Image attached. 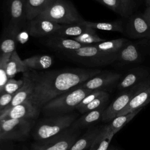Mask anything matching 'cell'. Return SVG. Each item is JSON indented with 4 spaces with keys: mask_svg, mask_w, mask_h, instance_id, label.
Instances as JSON below:
<instances>
[{
    "mask_svg": "<svg viewBox=\"0 0 150 150\" xmlns=\"http://www.w3.org/2000/svg\"><path fill=\"white\" fill-rule=\"evenodd\" d=\"M125 31L132 39H150V24L142 15L131 16L127 23Z\"/></svg>",
    "mask_w": 150,
    "mask_h": 150,
    "instance_id": "4fadbf2b",
    "label": "cell"
},
{
    "mask_svg": "<svg viewBox=\"0 0 150 150\" xmlns=\"http://www.w3.org/2000/svg\"><path fill=\"white\" fill-rule=\"evenodd\" d=\"M142 16L150 24V3L147 5V8L145 9Z\"/></svg>",
    "mask_w": 150,
    "mask_h": 150,
    "instance_id": "74e56055",
    "label": "cell"
},
{
    "mask_svg": "<svg viewBox=\"0 0 150 150\" xmlns=\"http://www.w3.org/2000/svg\"><path fill=\"white\" fill-rule=\"evenodd\" d=\"M105 5L114 12L125 17L122 4L121 0H96Z\"/></svg>",
    "mask_w": 150,
    "mask_h": 150,
    "instance_id": "d6a6232c",
    "label": "cell"
},
{
    "mask_svg": "<svg viewBox=\"0 0 150 150\" xmlns=\"http://www.w3.org/2000/svg\"><path fill=\"white\" fill-rule=\"evenodd\" d=\"M150 102V86L136 94L118 116L125 115L137 109L143 108ZM117 116V117H118Z\"/></svg>",
    "mask_w": 150,
    "mask_h": 150,
    "instance_id": "2e32d148",
    "label": "cell"
},
{
    "mask_svg": "<svg viewBox=\"0 0 150 150\" xmlns=\"http://www.w3.org/2000/svg\"><path fill=\"white\" fill-rule=\"evenodd\" d=\"M142 109V108H141L125 115H120L115 117L112 120L111 122H110L108 125H106L107 129L114 134H116L125 125L129 122Z\"/></svg>",
    "mask_w": 150,
    "mask_h": 150,
    "instance_id": "f1b7e54d",
    "label": "cell"
},
{
    "mask_svg": "<svg viewBox=\"0 0 150 150\" xmlns=\"http://www.w3.org/2000/svg\"><path fill=\"white\" fill-rule=\"evenodd\" d=\"M6 28L16 33L27 24L25 0H8Z\"/></svg>",
    "mask_w": 150,
    "mask_h": 150,
    "instance_id": "9c48e42d",
    "label": "cell"
},
{
    "mask_svg": "<svg viewBox=\"0 0 150 150\" xmlns=\"http://www.w3.org/2000/svg\"><path fill=\"white\" fill-rule=\"evenodd\" d=\"M93 90L76 87L52 100L42 110L47 116H55L69 114L76 109L83 98Z\"/></svg>",
    "mask_w": 150,
    "mask_h": 150,
    "instance_id": "7a4b0ae2",
    "label": "cell"
},
{
    "mask_svg": "<svg viewBox=\"0 0 150 150\" xmlns=\"http://www.w3.org/2000/svg\"><path fill=\"white\" fill-rule=\"evenodd\" d=\"M73 39L85 46H90L97 43L105 41V39L101 38L96 33L95 29L91 28H90L87 31L85 32L81 35L74 37Z\"/></svg>",
    "mask_w": 150,
    "mask_h": 150,
    "instance_id": "f546056e",
    "label": "cell"
},
{
    "mask_svg": "<svg viewBox=\"0 0 150 150\" xmlns=\"http://www.w3.org/2000/svg\"><path fill=\"white\" fill-rule=\"evenodd\" d=\"M114 135V134L107 129L106 125L103 126L100 132L89 150H107Z\"/></svg>",
    "mask_w": 150,
    "mask_h": 150,
    "instance_id": "d4e9b609",
    "label": "cell"
},
{
    "mask_svg": "<svg viewBox=\"0 0 150 150\" xmlns=\"http://www.w3.org/2000/svg\"><path fill=\"white\" fill-rule=\"evenodd\" d=\"M23 80H15L13 79H9L6 84H5L1 94L2 93H8V94H14L15 93L23 84Z\"/></svg>",
    "mask_w": 150,
    "mask_h": 150,
    "instance_id": "1f68e13d",
    "label": "cell"
},
{
    "mask_svg": "<svg viewBox=\"0 0 150 150\" xmlns=\"http://www.w3.org/2000/svg\"><path fill=\"white\" fill-rule=\"evenodd\" d=\"M16 32L5 28L0 42L1 54H11L16 50Z\"/></svg>",
    "mask_w": 150,
    "mask_h": 150,
    "instance_id": "cb8c5ba5",
    "label": "cell"
},
{
    "mask_svg": "<svg viewBox=\"0 0 150 150\" xmlns=\"http://www.w3.org/2000/svg\"><path fill=\"white\" fill-rule=\"evenodd\" d=\"M2 58V54H0V67H1V64Z\"/></svg>",
    "mask_w": 150,
    "mask_h": 150,
    "instance_id": "60d3db41",
    "label": "cell"
},
{
    "mask_svg": "<svg viewBox=\"0 0 150 150\" xmlns=\"http://www.w3.org/2000/svg\"><path fill=\"white\" fill-rule=\"evenodd\" d=\"M149 3H150V0H148V1L146 2V5H148Z\"/></svg>",
    "mask_w": 150,
    "mask_h": 150,
    "instance_id": "b9f144b4",
    "label": "cell"
},
{
    "mask_svg": "<svg viewBox=\"0 0 150 150\" xmlns=\"http://www.w3.org/2000/svg\"><path fill=\"white\" fill-rule=\"evenodd\" d=\"M22 79L24 81L23 86L15 93L12 101L6 107L5 111L8 110L20 104H22L29 99L32 93V86L29 79L23 74Z\"/></svg>",
    "mask_w": 150,
    "mask_h": 150,
    "instance_id": "7402d4cb",
    "label": "cell"
},
{
    "mask_svg": "<svg viewBox=\"0 0 150 150\" xmlns=\"http://www.w3.org/2000/svg\"><path fill=\"white\" fill-rule=\"evenodd\" d=\"M40 110L30 101L26 100L0 114V121L9 119L33 120L38 116Z\"/></svg>",
    "mask_w": 150,
    "mask_h": 150,
    "instance_id": "8fae6325",
    "label": "cell"
},
{
    "mask_svg": "<svg viewBox=\"0 0 150 150\" xmlns=\"http://www.w3.org/2000/svg\"><path fill=\"white\" fill-rule=\"evenodd\" d=\"M39 16L60 25L80 23L84 21L74 5L67 0H54Z\"/></svg>",
    "mask_w": 150,
    "mask_h": 150,
    "instance_id": "5b68a950",
    "label": "cell"
},
{
    "mask_svg": "<svg viewBox=\"0 0 150 150\" xmlns=\"http://www.w3.org/2000/svg\"><path fill=\"white\" fill-rule=\"evenodd\" d=\"M149 73L144 69H137L127 73L118 84L117 88L120 90L127 89L138 83L147 79Z\"/></svg>",
    "mask_w": 150,
    "mask_h": 150,
    "instance_id": "e0dca14e",
    "label": "cell"
},
{
    "mask_svg": "<svg viewBox=\"0 0 150 150\" xmlns=\"http://www.w3.org/2000/svg\"><path fill=\"white\" fill-rule=\"evenodd\" d=\"M27 31L33 37H45L54 35L61 25L38 16L28 22Z\"/></svg>",
    "mask_w": 150,
    "mask_h": 150,
    "instance_id": "30bf717a",
    "label": "cell"
},
{
    "mask_svg": "<svg viewBox=\"0 0 150 150\" xmlns=\"http://www.w3.org/2000/svg\"><path fill=\"white\" fill-rule=\"evenodd\" d=\"M103 127H94L79 137L69 150H86L89 149L100 132Z\"/></svg>",
    "mask_w": 150,
    "mask_h": 150,
    "instance_id": "ffe728a7",
    "label": "cell"
},
{
    "mask_svg": "<svg viewBox=\"0 0 150 150\" xmlns=\"http://www.w3.org/2000/svg\"><path fill=\"white\" fill-rule=\"evenodd\" d=\"M105 110V107L87 112L77 119L72 124L71 127L75 129H79L90 125L98 121L102 118V115Z\"/></svg>",
    "mask_w": 150,
    "mask_h": 150,
    "instance_id": "603a6c76",
    "label": "cell"
},
{
    "mask_svg": "<svg viewBox=\"0 0 150 150\" xmlns=\"http://www.w3.org/2000/svg\"><path fill=\"white\" fill-rule=\"evenodd\" d=\"M80 131L70 127L62 134L33 145L32 150H69L78 139Z\"/></svg>",
    "mask_w": 150,
    "mask_h": 150,
    "instance_id": "ba28073f",
    "label": "cell"
},
{
    "mask_svg": "<svg viewBox=\"0 0 150 150\" xmlns=\"http://www.w3.org/2000/svg\"><path fill=\"white\" fill-rule=\"evenodd\" d=\"M1 134H2V128H1V124H0V141H1Z\"/></svg>",
    "mask_w": 150,
    "mask_h": 150,
    "instance_id": "ab89813d",
    "label": "cell"
},
{
    "mask_svg": "<svg viewBox=\"0 0 150 150\" xmlns=\"http://www.w3.org/2000/svg\"><path fill=\"white\" fill-rule=\"evenodd\" d=\"M29 70L40 71L47 69L53 64V58L46 54L35 55L23 59Z\"/></svg>",
    "mask_w": 150,
    "mask_h": 150,
    "instance_id": "44dd1931",
    "label": "cell"
},
{
    "mask_svg": "<svg viewBox=\"0 0 150 150\" xmlns=\"http://www.w3.org/2000/svg\"><path fill=\"white\" fill-rule=\"evenodd\" d=\"M141 58V53L138 45L129 41L118 52L117 61L124 64L138 62Z\"/></svg>",
    "mask_w": 150,
    "mask_h": 150,
    "instance_id": "9a60e30c",
    "label": "cell"
},
{
    "mask_svg": "<svg viewBox=\"0 0 150 150\" xmlns=\"http://www.w3.org/2000/svg\"><path fill=\"white\" fill-rule=\"evenodd\" d=\"M120 73L104 71L87 80L79 86L89 90H101L117 83L121 78Z\"/></svg>",
    "mask_w": 150,
    "mask_h": 150,
    "instance_id": "7c38bea8",
    "label": "cell"
},
{
    "mask_svg": "<svg viewBox=\"0 0 150 150\" xmlns=\"http://www.w3.org/2000/svg\"><path fill=\"white\" fill-rule=\"evenodd\" d=\"M80 24L91 28L95 30H101L107 31H113L123 32L124 28L121 21H115L111 22H94L87 21H83Z\"/></svg>",
    "mask_w": 150,
    "mask_h": 150,
    "instance_id": "4316f807",
    "label": "cell"
},
{
    "mask_svg": "<svg viewBox=\"0 0 150 150\" xmlns=\"http://www.w3.org/2000/svg\"><path fill=\"white\" fill-rule=\"evenodd\" d=\"M101 72L98 69L78 67L49 71L29 70L23 73L32 86V93L28 100L40 109L52 100Z\"/></svg>",
    "mask_w": 150,
    "mask_h": 150,
    "instance_id": "6da1fadb",
    "label": "cell"
},
{
    "mask_svg": "<svg viewBox=\"0 0 150 150\" xmlns=\"http://www.w3.org/2000/svg\"><path fill=\"white\" fill-rule=\"evenodd\" d=\"M110 98L109 94L105 91L103 94L100 95L91 102L87 104L81 109L79 110V111L81 114H84L87 112L94 110L103 107H105V105L108 101Z\"/></svg>",
    "mask_w": 150,
    "mask_h": 150,
    "instance_id": "4dcf8cb0",
    "label": "cell"
},
{
    "mask_svg": "<svg viewBox=\"0 0 150 150\" xmlns=\"http://www.w3.org/2000/svg\"><path fill=\"white\" fill-rule=\"evenodd\" d=\"M23 60L19 56L16 50H15L10 55L6 66V72L8 79H13L19 73H25L29 71Z\"/></svg>",
    "mask_w": 150,
    "mask_h": 150,
    "instance_id": "d6986e66",
    "label": "cell"
},
{
    "mask_svg": "<svg viewBox=\"0 0 150 150\" xmlns=\"http://www.w3.org/2000/svg\"><path fill=\"white\" fill-rule=\"evenodd\" d=\"M148 1V0H145V2H146V1Z\"/></svg>",
    "mask_w": 150,
    "mask_h": 150,
    "instance_id": "7bdbcfd3",
    "label": "cell"
},
{
    "mask_svg": "<svg viewBox=\"0 0 150 150\" xmlns=\"http://www.w3.org/2000/svg\"><path fill=\"white\" fill-rule=\"evenodd\" d=\"M33 120L9 119L0 121L2 128L1 141L22 140L26 138L30 131Z\"/></svg>",
    "mask_w": 150,
    "mask_h": 150,
    "instance_id": "52a82bcc",
    "label": "cell"
},
{
    "mask_svg": "<svg viewBox=\"0 0 150 150\" xmlns=\"http://www.w3.org/2000/svg\"><path fill=\"white\" fill-rule=\"evenodd\" d=\"M77 116L76 113H69L43 119L37 124L33 137L38 141L50 139L70 128Z\"/></svg>",
    "mask_w": 150,
    "mask_h": 150,
    "instance_id": "277c9868",
    "label": "cell"
},
{
    "mask_svg": "<svg viewBox=\"0 0 150 150\" xmlns=\"http://www.w3.org/2000/svg\"><path fill=\"white\" fill-rule=\"evenodd\" d=\"M54 1V0H25L28 22L39 16Z\"/></svg>",
    "mask_w": 150,
    "mask_h": 150,
    "instance_id": "ac0fdd59",
    "label": "cell"
},
{
    "mask_svg": "<svg viewBox=\"0 0 150 150\" xmlns=\"http://www.w3.org/2000/svg\"><path fill=\"white\" fill-rule=\"evenodd\" d=\"M11 54H2V58L0 67V94H1L5 84L9 79L6 72V66L7 61Z\"/></svg>",
    "mask_w": 150,
    "mask_h": 150,
    "instance_id": "836d02e7",
    "label": "cell"
},
{
    "mask_svg": "<svg viewBox=\"0 0 150 150\" xmlns=\"http://www.w3.org/2000/svg\"><path fill=\"white\" fill-rule=\"evenodd\" d=\"M128 40L125 38H119L111 40L104 41L93 45L99 50L112 53H118L121 49L128 42Z\"/></svg>",
    "mask_w": 150,
    "mask_h": 150,
    "instance_id": "484cf974",
    "label": "cell"
},
{
    "mask_svg": "<svg viewBox=\"0 0 150 150\" xmlns=\"http://www.w3.org/2000/svg\"><path fill=\"white\" fill-rule=\"evenodd\" d=\"M45 43L47 46L57 50L60 52L74 50L85 46V45L73 39L57 35H53L48 37L45 41Z\"/></svg>",
    "mask_w": 150,
    "mask_h": 150,
    "instance_id": "5bb4252c",
    "label": "cell"
},
{
    "mask_svg": "<svg viewBox=\"0 0 150 150\" xmlns=\"http://www.w3.org/2000/svg\"><path fill=\"white\" fill-rule=\"evenodd\" d=\"M107 150H119V149H118L117 148H115V147H112V146H109L108 147V149Z\"/></svg>",
    "mask_w": 150,
    "mask_h": 150,
    "instance_id": "f35d334b",
    "label": "cell"
},
{
    "mask_svg": "<svg viewBox=\"0 0 150 150\" xmlns=\"http://www.w3.org/2000/svg\"><path fill=\"white\" fill-rule=\"evenodd\" d=\"M89 27L82 25L80 23L61 25L60 29L54 35L62 37H76L89 29Z\"/></svg>",
    "mask_w": 150,
    "mask_h": 150,
    "instance_id": "83f0119b",
    "label": "cell"
},
{
    "mask_svg": "<svg viewBox=\"0 0 150 150\" xmlns=\"http://www.w3.org/2000/svg\"><path fill=\"white\" fill-rule=\"evenodd\" d=\"M68 59L88 67H99L110 64L117 60L118 53L101 51L93 45L85 46L79 49L61 52Z\"/></svg>",
    "mask_w": 150,
    "mask_h": 150,
    "instance_id": "3957f363",
    "label": "cell"
},
{
    "mask_svg": "<svg viewBox=\"0 0 150 150\" xmlns=\"http://www.w3.org/2000/svg\"><path fill=\"white\" fill-rule=\"evenodd\" d=\"M150 86V79H146L138 84L127 88L120 94L108 107L105 108L102 120L104 122H110L118 116L119 113L128 104L132 98L143 89Z\"/></svg>",
    "mask_w": 150,
    "mask_h": 150,
    "instance_id": "8992f818",
    "label": "cell"
},
{
    "mask_svg": "<svg viewBox=\"0 0 150 150\" xmlns=\"http://www.w3.org/2000/svg\"><path fill=\"white\" fill-rule=\"evenodd\" d=\"M122 7L124 9V12L125 16H129L134 9L138 0H121Z\"/></svg>",
    "mask_w": 150,
    "mask_h": 150,
    "instance_id": "d590c367",
    "label": "cell"
},
{
    "mask_svg": "<svg viewBox=\"0 0 150 150\" xmlns=\"http://www.w3.org/2000/svg\"><path fill=\"white\" fill-rule=\"evenodd\" d=\"M14 94L2 93L0 94V114L3 112L6 107L9 104Z\"/></svg>",
    "mask_w": 150,
    "mask_h": 150,
    "instance_id": "8d00e7d4",
    "label": "cell"
},
{
    "mask_svg": "<svg viewBox=\"0 0 150 150\" xmlns=\"http://www.w3.org/2000/svg\"><path fill=\"white\" fill-rule=\"evenodd\" d=\"M105 92L104 90H93L91 93L88 94L86 97H85L83 100L80 102V103L77 106L76 110L78 111L82 108H83L84 106H86L87 104L91 102L93 100H94L95 98L100 96V95L103 94Z\"/></svg>",
    "mask_w": 150,
    "mask_h": 150,
    "instance_id": "e575fe53",
    "label": "cell"
}]
</instances>
